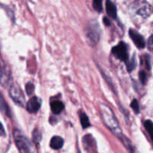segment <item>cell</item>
<instances>
[{
  "label": "cell",
  "instance_id": "ac0fdd59",
  "mask_svg": "<svg viewBox=\"0 0 153 153\" xmlns=\"http://www.w3.org/2000/svg\"><path fill=\"white\" fill-rule=\"evenodd\" d=\"M34 86L31 82H29V83H27L26 86H25V91H26V93L28 95H31L34 92Z\"/></svg>",
  "mask_w": 153,
  "mask_h": 153
},
{
  "label": "cell",
  "instance_id": "4fadbf2b",
  "mask_svg": "<svg viewBox=\"0 0 153 153\" xmlns=\"http://www.w3.org/2000/svg\"><path fill=\"white\" fill-rule=\"evenodd\" d=\"M80 122L83 128H88L90 126V125H91L89 119H88V116L85 113H82L80 114Z\"/></svg>",
  "mask_w": 153,
  "mask_h": 153
},
{
  "label": "cell",
  "instance_id": "8992f818",
  "mask_svg": "<svg viewBox=\"0 0 153 153\" xmlns=\"http://www.w3.org/2000/svg\"><path fill=\"white\" fill-rule=\"evenodd\" d=\"M9 94H10V97L12 100L17 103L18 105L21 106L24 105L25 103V97H24L23 94H22V91L19 88V87L16 85H13L10 88L9 91Z\"/></svg>",
  "mask_w": 153,
  "mask_h": 153
},
{
  "label": "cell",
  "instance_id": "52a82bcc",
  "mask_svg": "<svg viewBox=\"0 0 153 153\" xmlns=\"http://www.w3.org/2000/svg\"><path fill=\"white\" fill-rule=\"evenodd\" d=\"M129 36L135 46H137L138 49H143L146 46V43H145V40L143 38V36L135 31L134 29H130L129 30Z\"/></svg>",
  "mask_w": 153,
  "mask_h": 153
},
{
  "label": "cell",
  "instance_id": "7a4b0ae2",
  "mask_svg": "<svg viewBox=\"0 0 153 153\" xmlns=\"http://www.w3.org/2000/svg\"><path fill=\"white\" fill-rule=\"evenodd\" d=\"M85 32L88 43L91 46H95L98 43L100 37V28L96 21H91L88 24Z\"/></svg>",
  "mask_w": 153,
  "mask_h": 153
},
{
  "label": "cell",
  "instance_id": "7c38bea8",
  "mask_svg": "<svg viewBox=\"0 0 153 153\" xmlns=\"http://www.w3.org/2000/svg\"><path fill=\"white\" fill-rule=\"evenodd\" d=\"M0 111L6 115H9V113H10L8 106L1 93H0Z\"/></svg>",
  "mask_w": 153,
  "mask_h": 153
},
{
  "label": "cell",
  "instance_id": "6da1fadb",
  "mask_svg": "<svg viewBox=\"0 0 153 153\" xmlns=\"http://www.w3.org/2000/svg\"><path fill=\"white\" fill-rule=\"evenodd\" d=\"M100 110L101 113L102 117L106 126L113 132L115 135L120 139L123 136L122 133L120 126L119 122L115 116L113 111L111 109L109 106L104 103H101L100 105Z\"/></svg>",
  "mask_w": 153,
  "mask_h": 153
},
{
  "label": "cell",
  "instance_id": "9a60e30c",
  "mask_svg": "<svg viewBox=\"0 0 153 153\" xmlns=\"http://www.w3.org/2000/svg\"><path fill=\"white\" fill-rule=\"evenodd\" d=\"M126 66H127V70H128V72L131 73L133 70H134L136 67V59L135 56H133L132 58L130 60H128L126 61Z\"/></svg>",
  "mask_w": 153,
  "mask_h": 153
},
{
  "label": "cell",
  "instance_id": "3957f363",
  "mask_svg": "<svg viewBox=\"0 0 153 153\" xmlns=\"http://www.w3.org/2000/svg\"><path fill=\"white\" fill-rule=\"evenodd\" d=\"M13 139H14L15 143H16L19 152L30 153L31 145H30L29 141L19 130H14Z\"/></svg>",
  "mask_w": 153,
  "mask_h": 153
},
{
  "label": "cell",
  "instance_id": "cb8c5ba5",
  "mask_svg": "<svg viewBox=\"0 0 153 153\" xmlns=\"http://www.w3.org/2000/svg\"><path fill=\"white\" fill-rule=\"evenodd\" d=\"M3 135H4V128H3L1 124L0 123V136H3Z\"/></svg>",
  "mask_w": 153,
  "mask_h": 153
},
{
  "label": "cell",
  "instance_id": "277c9868",
  "mask_svg": "<svg viewBox=\"0 0 153 153\" xmlns=\"http://www.w3.org/2000/svg\"><path fill=\"white\" fill-rule=\"evenodd\" d=\"M112 54L116 57L117 58L120 59L122 61L126 62L128 60V50H127V46L123 42H120L118 45L112 49Z\"/></svg>",
  "mask_w": 153,
  "mask_h": 153
},
{
  "label": "cell",
  "instance_id": "ba28073f",
  "mask_svg": "<svg viewBox=\"0 0 153 153\" xmlns=\"http://www.w3.org/2000/svg\"><path fill=\"white\" fill-rule=\"evenodd\" d=\"M41 105V101L37 97H33L27 103V110L31 113H36L39 111Z\"/></svg>",
  "mask_w": 153,
  "mask_h": 153
},
{
  "label": "cell",
  "instance_id": "9c48e42d",
  "mask_svg": "<svg viewBox=\"0 0 153 153\" xmlns=\"http://www.w3.org/2000/svg\"><path fill=\"white\" fill-rule=\"evenodd\" d=\"M64 145V140L59 136H54L50 141V146L53 149H60Z\"/></svg>",
  "mask_w": 153,
  "mask_h": 153
},
{
  "label": "cell",
  "instance_id": "5bb4252c",
  "mask_svg": "<svg viewBox=\"0 0 153 153\" xmlns=\"http://www.w3.org/2000/svg\"><path fill=\"white\" fill-rule=\"evenodd\" d=\"M144 127L150 135L151 139L153 141V123L151 120H146L144 123Z\"/></svg>",
  "mask_w": 153,
  "mask_h": 153
},
{
  "label": "cell",
  "instance_id": "d4e9b609",
  "mask_svg": "<svg viewBox=\"0 0 153 153\" xmlns=\"http://www.w3.org/2000/svg\"><path fill=\"white\" fill-rule=\"evenodd\" d=\"M1 75H2V71H1V67H0V80H1Z\"/></svg>",
  "mask_w": 153,
  "mask_h": 153
},
{
  "label": "cell",
  "instance_id": "44dd1931",
  "mask_svg": "<svg viewBox=\"0 0 153 153\" xmlns=\"http://www.w3.org/2000/svg\"><path fill=\"white\" fill-rule=\"evenodd\" d=\"M146 65L148 70H150V58L149 55H146Z\"/></svg>",
  "mask_w": 153,
  "mask_h": 153
},
{
  "label": "cell",
  "instance_id": "5b68a950",
  "mask_svg": "<svg viewBox=\"0 0 153 153\" xmlns=\"http://www.w3.org/2000/svg\"><path fill=\"white\" fill-rule=\"evenodd\" d=\"M134 9L136 14L143 18H147L151 13V7L147 1H136Z\"/></svg>",
  "mask_w": 153,
  "mask_h": 153
},
{
  "label": "cell",
  "instance_id": "2e32d148",
  "mask_svg": "<svg viewBox=\"0 0 153 153\" xmlns=\"http://www.w3.org/2000/svg\"><path fill=\"white\" fill-rule=\"evenodd\" d=\"M41 133L37 129H34L32 133V139L34 143H38L41 140Z\"/></svg>",
  "mask_w": 153,
  "mask_h": 153
},
{
  "label": "cell",
  "instance_id": "8fae6325",
  "mask_svg": "<svg viewBox=\"0 0 153 153\" xmlns=\"http://www.w3.org/2000/svg\"><path fill=\"white\" fill-rule=\"evenodd\" d=\"M64 108V105L61 102L55 101L51 104V110L55 114H58L61 113Z\"/></svg>",
  "mask_w": 153,
  "mask_h": 153
},
{
  "label": "cell",
  "instance_id": "30bf717a",
  "mask_svg": "<svg viewBox=\"0 0 153 153\" xmlns=\"http://www.w3.org/2000/svg\"><path fill=\"white\" fill-rule=\"evenodd\" d=\"M106 10L109 16H111L113 19L117 18V7L115 4L112 1H106Z\"/></svg>",
  "mask_w": 153,
  "mask_h": 153
},
{
  "label": "cell",
  "instance_id": "d6986e66",
  "mask_svg": "<svg viewBox=\"0 0 153 153\" xmlns=\"http://www.w3.org/2000/svg\"><path fill=\"white\" fill-rule=\"evenodd\" d=\"M93 5L94 7L97 10V11L100 12L102 10V1H99V0H95L93 1Z\"/></svg>",
  "mask_w": 153,
  "mask_h": 153
},
{
  "label": "cell",
  "instance_id": "e0dca14e",
  "mask_svg": "<svg viewBox=\"0 0 153 153\" xmlns=\"http://www.w3.org/2000/svg\"><path fill=\"white\" fill-rule=\"evenodd\" d=\"M131 107L136 114H139L140 112V106H139L138 102L137 100H133L131 103Z\"/></svg>",
  "mask_w": 153,
  "mask_h": 153
},
{
  "label": "cell",
  "instance_id": "7402d4cb",
  "mask_svg": "<svg viewBox=\"0 0 153 153\" xmlns=\"http://www.w3.org/2000/svg\"><path fill=\"white\" fill-rule=\"evenodd\" d=\"M148 45H149V49H152L153 48V34L151 35L149 38V41H148Z\"/></svg>",
  "mask_w": 153,
  "mask_h": 153
},
{
  "label": "cell",
  "instance_id": "ffe728a7",
  "mask_svg": "<svg viewBox=\"0 0 153 153\" xmlns=\"http://www.w3.org/2000/svg\"><path fill=\"white\" fill-rule=\"evenodd\" d=\"M146 73H145L144 71H140V73H139V78H140V82H141V83L143 84V85H145L146 82Z\"/></svg>",
  "mask_w": 153,
  "mask_h": 153
},
{
  "label": "cell",
  "instance_id": "603a6c76",
  "mask_svg": "<svg viewBox=\"0 0 153 153\" xmlns=\"http://www.w3.org/2000/svg\"><path fill=\"white\" fill-rule=\"evenodd\" d=\"M103 22H104L105 25H107V26H109V25H111L110 20H109V19H108V18H106V17L103 18Z\"/></svg>",
  "mask_w": 153,
  "mask_h": 153
}]
</instances>
